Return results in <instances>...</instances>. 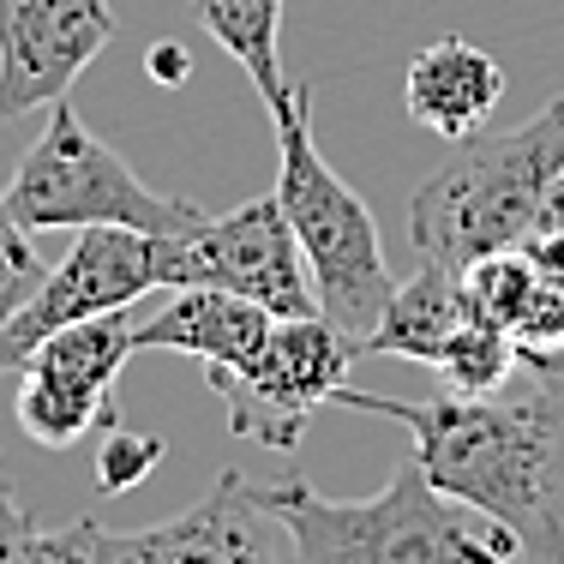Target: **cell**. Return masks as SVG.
<instances>
[{
	"instance_id": "16",
	"label": "cell",
	"mask_w": 564,
	"mask_h": 564,
	"mask_svg": "<svg viewBox=\"0 0 564 564\" xmlns=\"http://www.w3.org/2000/svg\"><path fill=\"white\" fill-rule=\"evenodd\" d=\"M517 360H522V343L510 337V330L487 325V318H468V325L438 348L433 372L451 397H492L499 384H510Z\"/></svg>"
},
{
	"instance_id": "13",
	"label": "cell",
	"mask_w": 564,
	"mask_h": 564,
	"mask_svg": "<svg viewBox=\"0 0 564 564\" xmlns=\"http://www.w3.org/2000/svg\"><path fill=\"white\" fill-rule=\"evenodd\" d=\"M276 313L235 289H174L151 318H132V348L193 355L198 367H235L271 337Z\"/></svg>"
},
{
	"instance_id": "8",
	"label": "cell",
	"mask_w": 564,
	"mask_h": 564,
	"mask_svg": "<svg viewBox=\"0 0 564 564\" xmlns=\"http://www.w3.org/2000/svg\"><path fill=\"white\" fill-rule=\"evenodd\" d=\"M139 355L132 348V306L102 318H78V325L55 330L19 360V414L24 438H36L43 451H73L90 433H109L115 414V384L120 367Z\"/></svg>"
},
{
	"instance_id": "5",
	"label": "cell",
	"mask_w": 564,
	"mask_h": 564,
	"mask_svg": "<svg viewBox=\"0 0 564 564\" xmlns=\"http://www.w3.org/2000/svg\"><path fill=\"white\" fill-rule=\"evenodd\" d=\"M0 198L31 235L36 228H97V223H120L139 228V235H186V228L205 223L198 205L151 193L127 156L109 151L66 97L48 109L43 139L19 156Z\"/></svg>"
},
{
	"instance_id": "14",
	"label": "cell",
	"mask_w": 564,
	"mask_h": 564,
	"mask_svg": "<svg viewBox=\"0 0 564 564\" xmlns=\"http://www.w3.org/2000/svg\"><path fill=\"white\" fill-rule=\"evenodd\" d=\"M468 318H475V306H468L463 264L421 259V271H414L409 282H397L391 301H384V313H379V325L360 337V355H397V360L433 367L438 348H445Z\"/></svg>"
},
{
	"instance_id": "11",
	"label": "cell",
	"mask_w": 564,
	"mask_h": 564,
	"mask_svg": "<svg viewBox=\"0 0 564 564\" xmlns=\"http://www.w3.org/2000/svg\"><path fill=\"white\" fill-rule=\"evenodd\" d=\"M264 529H271V517L252 505L247 475L228 468L181 517L151 522V529H127V534L102 529V558L109 564H289L271 553Z\"/></svg>"
},
{
	"instance_id": "18",
	"label": "cell",
	"mask_w": 564,
	"mask_h": 564,
	"mask_svg": "<svg viewBox=\"0 0 564 564\" xmlns=\"http://www.w3.org/2000/svg\"><path fill=\"white\" fill-rule=\"evenodd\" d=\"M529 259H534V306H529V325H522V348H564V223L541 228L529 240Z\"/></svg>"
},
{
	"instance_id": "9",
	"label": "cell",
	"mask_w": 564,
	"mask_h": 564,
	"mask_svg": "<svg viewBox=\"0 0 564 564\" xmlns=\"http://www.w3.org/2000/svg\"><path fill=\"white\" fill-rule=\"evenodd\" d=\"M156 289H163L156 235H139V228H120V223L78 228L73 252L0 325V372H19V360L43 337H55V330L78 325V318H102V313H120V306H139Z\"/></svg>"
},
{
	"instance_id": "1",
	"label": "cell",
	"mask_w": 564,
	"mask_h": 564,
	"mask_svg": "<svg viewBox=\"0 0 564 564\" xmlns=\"http://www.w3.org/2000/svg\"><path fill=\"white\" fill-rule=\"evenodd\" d=\"M337 402L397 421L426 480L505 522L529 564H564V348H522L492 397L409 402L343 384Z\"/></svg>"
},
{
	"instance_id": "17",
	"label": "cell",
	"mask_w": 564,
	"mask_h": 564,
	"mask_svg": "<svg viewBox=\"0 0 564 564\" xmlns=\"http://www.w3.org/2000/svg\"><path fill=\"white\" fill-rule=\"evenodd\" d=\"M0 564H109L102 558V522L78 517L66 529H36L19 510L0 522Z\"/></svg>"
},
{
	"instance_id": "6",
	"label": "cell",
	"mask_w": 564,
	"mask_h": 564,
	"mask_svg": "<svg viewBox=\"0 0 564 564\" xmlns=\"http://www.w3.org/2000/svg\"><path fill=\"white\" fill-rule=\"evenodd\" d=\"M360 360V343L337 330L325 313L276 318L271 337L235 367H205V384L223 397L228 433L289 456L301 445L306 421L325 402H337L348 384V367Z\"/></svg>"
},
{
	"instance_id": "24",
	"label": "cell",
	"mask_w": 564,
	"mask_h": 564,
	"mask_svg": "<svg viewBox=\"0 0 564 564\" xmlns=\"http://www.w3.org/2000/svg\"><path fill=\"white\" fill-rule=\"evenodd\" d=\"M505 564H529V558H522V553H517V558H505Z\"/></svg>"
},
{
	"instance_id": "2",
	"label": "cell",
	"mask_w": 564,
	"mask_h": 564,
	"mask_svg": "<svg viewBox=\"0 0 564 564\" xmlns=\"http://www.w3.org/2000/svg\"><path fill=\"white\" fill-rule=\"evenodd\" d=\"M247 492L282 534L289 564H505L522 553L505 522L433 487L414 456L367 499H325L301 475L247 480Z\"/></svg>"
},
{
	"instance_id": "15",
	"label": "cell",
	"mask_w": 564,
	"mask_h": 564,
	"mask_svg": "<svg viewBox=\"0 0 564 564\" xmlns=\"http://www.w3.org/2000/svg\"><path fill=\"white\" fill-rule=\"evenodd\" d=\"M282 7L289 0H193L198 31L259 85L264 102H276L289 90V73H282Z\"/></svg>"
},
{
	"instance_id": "12",
	"label": "cell",
	"mask_w": 564,
	"mask_h": 564,
	"mask_svg": "<svg viewBox=\"0 0 564 564\" xmlns=\"http://www.w3.org/2000/svg\"><path fill=\"white\" fill-rule=\"evenodd\" d=\"M505 97V66L487 48L463 43V36H438L402 73V109L414 127L438 132V139H468L492 120Z\"/></svg>"
},
{
	"instance_id": "10",
	"label": "cell",
	"mask_w": 564,
	"mask_h": 564,
	"mask_svg": "<svg viewBox=\"0 0 564 564\" xmlns=\"http://www.w3.org/2000/svg\"><path fill=\"white\" fill-rule=\"evenodd\" d=\"M109 43V0H0V120L55 109Z\"/></svg>"
},
{
	"instance_id": "23",
	"label": "cell",
	"mask_w": 564,
	"mask_h": 564,
	"mask_svg": "<svg viewBox=\"0 0 564 564\" xmlns=\"http://www.w3.org/2000/svg\"><path fill=\"white\" fill-rule=\"evenodd\" d=\"M7 517H19V499H12V487H7V475H0V522Z\"/></svg>"
},
{
	"instance_id": "4",
	"label": "cell",
	"mask_w": 564,
	"mask_h": 564,
	"mask_svg": "<svg viewBox=\"0 0 564 564\" xmlns=\"http://www.w3.org/2000/svg\"><path fill=\"white\" fill-rule=\"evenodd\" d=\"M264 109H271V127H276V205L289 217L294 240H301L306 271H313L318 313L360 343L379 325L384 301L397 289L391 264H384L379 223H372L367 198L318 156L313 85H289Z\"/></svg>"
},
{
	"instance_id": "3",
	"label": "cell",
	"mask_w": 564,
	"mask_h": 564,
	"mask_svg": "<svg viewBox=\"0 0 564 564\" xmlns=\"http://www.w3.org/2000/svg\"><path fill=\"white\" fill-rule=\"evenodd\" d=\"M564 181V97L510 132L451 139V156L414 186L409 240L421 259L475 264L487 252L529 247Z\"/></svg>"
},
{
	"instance_id": "7",
	"label": "cell",
	"mask_w": 564,
	"mask_h": 564,
	"mask_svg": "<svg viewBox=\"0 0 564 564\" xmlns=\"http://www.w3.org/2000/svg\"><path fill=\"white\" fill-rule=\"evenodd\" d=\"M156 271H163V289H235L271 306L276 318L318 313L313 271H306L276 193L228 217H205L186 235H156Z\"/></svg>"
},
{
	"instance_id": "19",
	"label": "cell",
	"mask_w": 564,
	"mask_h": 564,
	"mask_svg": "<svg viewBox=\"0 0 564 564\" xmlns=\"http://www.w3.org/2000/svg\"><path fill=\"white\" fill-rule=\"evenodd\" d=\"M156 463H163V438H156V433H132V426L115 421L109 433H102V445H97V487L120 499V492L144 487Z\"/></svg>"
},
{
	"instance_id": "22",
	"label": "cell",
	"mask_w": 564,
	"mask_h": 564,
	"mask_svg": "<svg viewBox=\"0 0 564 564\" xmlns=\"http://www.w3.org/2000/svg\"><path fill=\"white\" fill-rule=\"evenodd\" d=\"M558 223H564V181H558L553 205H546V217H541V228H558ZM541 228H534V235H541Z\"/></svg>"
},
{
	"instance_id": "21",
	"label": "cell",
	"mask_w": 564,
	"mask_h": 564,
	"mask_svg": "<svg viewBox=\"0 0 564 564\" xmlns=\"http://www.w3.org/2000/svg\"><path fill=\"white\" fill-rule=\"evenodd\" d=\"M151 73H156V85H181L186 78V48L181 43H156L151 48Z\"/></svg>"
},
{
	"instance_id": "20",
	"label": "cell",
	"mask_w": 564,
	"mask_h": 564,
	"mask_svg": "<svg viewBox=\"0 0 564 564\" xmlns=\"http://www.w3.org/2000/svg\"><path fill=\"white\" fill-rule=\"evenodd\" d=\"M48 276V264L36 259L31 247V228L7 210V198H0V325H7L12 313H19L24 301L36 294V282Z\"/></svg>"
}]
</instances>
